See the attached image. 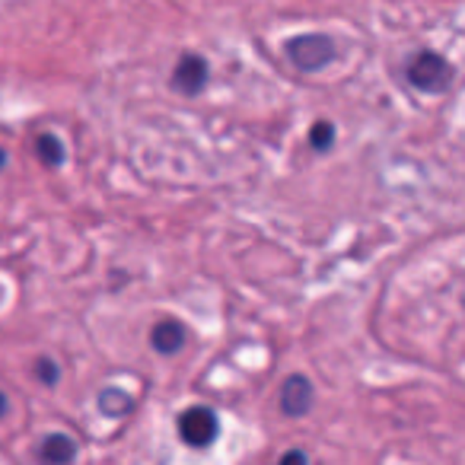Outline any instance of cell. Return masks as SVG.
I'll use <instances>...</instances> for the list:
<instances>
[{"mask_svg":"<svg viewBox=\"0 0 465 465\" xmlns=\"http://www.w3.org/2000/svg\"><path fill=\"white\" fill-rule=\"evenodd\" d=\"M284 54L297 71L303 74H316L322 67H329L335 61V39L325 33H306V35H293L284 42Z\"/></svg>","mask_w":465,"mask_h":465,"instance_id":"cell-1","label":"cell"},{"mask_svg":"<svg viewBox=\"0 0 465 465\" xmlns=\"http://www.w3.org/2000/svg\"><path fill=\"white\" fill-rule=\"evenodd\" d=\"M405 77L420 93H443L452 80V64L440 52L424 48V52H418L405 64Z\"/></svg>","mask_w":465,"mask_h":465,"instance_id":"cell-2","label":"cell"},{"mask_svg":"<svg viewBox=\"0 0 465 465\" xmlns=\"http://www.w3.org/2000/svg\"><path fill=\"white\" fill-rule=\"evenodd\" d=\"M175 430H179V440L192 450H204L217 440L220 433V420H217V411L207 405H192L179 414L175 420Z\"/></svg>","mask_w":465,"mask_h":465,"instance_id":"cell-3","label":"cell"},{"mask_svg":"<svg viewBox=\"0 0 465 465\" xmlns=\"http://www.w3.org/2000/svg\"><path fill=\"white\" fill-rule=\"evenodd\" d=\"M207 80H211L207 61L194 52L182 54L179 64H175V71H173V90L182 93V96H198V93H204Z\"/></svg>","mask_w":465,"mask_h":465,"instance_id":"cell-4","label":"cell"},{"mask_svg":"<svg viewBox=\"0 0 465 465\" xmlns=\"http://www.w3.org/2000/svg\"><path fill=\"white\" fill-rule=\"evenodd\" d=\"M312 399H316V389L303 373H293L281 382V411L287 418H303L312 408Z\"/></svg>","mask_w":465,"mask_h":465,"instance_id":"cell-5","label":"cell"},{"mask_svg":"<svg viewBox=\"0 0 465 465\" xmlns=\"http://www.w3.org/2000/svg\"><path fill=\"white\" fill-rule=\"evenodd\" d=\"M185 341H188V329L179 319H160V322L150 329V344H153V351H160V354H166V357L179 354V351L185 348Z\"/></svg>","mask_w":465,"mask_h":465,"instance_id":"cell-6","label":"cell"},{"mask_svg":"<svg viewBox=\"0 0 465 465\" xmlns=\"http://www.w3.org/2000/svg\"><path fill=\"white\" fill-rule=\"evenodd\" d=\"M39 459L45 465H71L77 459V443L67 433H48L39 446Z\"/></svg>","mask_w":465,"mask_h":465,"instance_id":"cell-7","label":"cell"},{"mask_svg":"<svg viewBox=\"0 0 465 465\" xmlns=\"http://www.w3.org/2000/svg\"><path fill=\"white\" fill-rule=\"evenodd\" d=\"M96 405L105 418H128V414L134 411V395L124 392V389H118V386H109L99 392Z\"/></svg>","mask_w":465,"mask_h":465,"instance_id":"cell-8","label":"cell"},{"mask_svg":"<svg viewBox=\"0 0 465 465\" xmlns=\"http://www.w3.org/2000/svg\"><path fill=\"white\" fill-rule=\"evenodd\" d=\"M35 156L42 160V166L54 169L64 163V143L58 141V134H39L35 137Z\"/></svg>","mask_w":465,"mask_h":465,"instance_id":"cell-9","label":"cell"},{"mask_svg":"<svg viewBox=\"0 0 465 465\" xmlns=\"http://www.w3.org/2000/svg\"><path fill=\"white\" fill-rule=\"evenodd\" d=\"M335 124L329 122V118H319V122H312L310 128V147L316 150V153H329L331 147H335Z\"/></svg>","mask_w":465,"mask_h":465,"instance_id":"cell-10","label":"cell"},{"mask_svg":"<svg viewBox=\"0 0 465 465\" xmlns=\"http://www.w3.org/2000/svg\"><path fill=\"white\" fill-rule=\"evenodd\" d=\"M35 376H39L42 386H58L61 370H58V363H54L52 357H39V361H35Z\"/></svg>","mask_w":465,"mask_h":465,"instance_id":"cell-11","label":"cell"},{"mask_svg":"<svg viewBox=\"0 0 465 465\" xmlns=\"http://www.w3.org/2000/svg\"><path fill=\"white\" fill-rule=\"evenodd\" d=\"M278 465H310V456L303 450H287L284 456L278 459Z\"/></svg>","mask_w":465,"mask_h":465,"instance_id":"cell-12","label":"cell"},{"mask_svg":"<svg viewBox=\"0 0 465 465\" xmlns=\"http://www.w3.org/2000/svg\"><path fill=\"white\" fill-rule=\"evenodd\" d=\"M7 408H10V401H7V395L0 392V418H4V414H7Z\"/></svg>","mask_w":465,"mask_h":465,"instance_id":"cell-13","label":"cell"},{"mask_svg":"<svg viewBox=\"0 0 465 465\" xmlns=\"http://www.w3.org/2000/svg\"><path fill=\"white\" fill-rule=\"evenodd\" d=\"M7 160H10V156H7V150H4V147H0V169H4V166H7Z\"/></svg>","mask_w":465,"mask_h":465,"instance_id":"cell-14","label":"cell"}]
</instances>
